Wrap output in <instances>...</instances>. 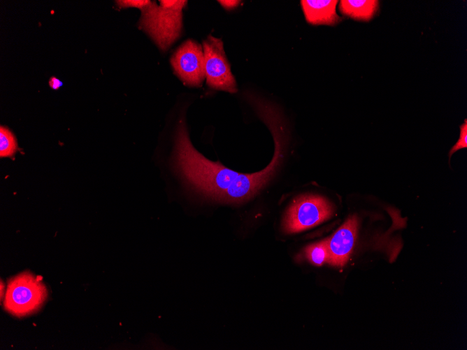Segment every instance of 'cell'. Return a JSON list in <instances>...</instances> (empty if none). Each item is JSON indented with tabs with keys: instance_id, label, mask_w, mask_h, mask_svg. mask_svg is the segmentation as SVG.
<instances>
[{
	"instance_id": "obj_1",
	"label": "cell",
	"mask_w": 467,
	"mask_h": 350,
	"mask_svg": "<svg viewBox=\"0 0 467 350\" xmlns=\"http://www.w3.org/2000/svg\"><path fill=\"white\" fill-rule=\"evenodd\" d=\"M275 114L264 121L273 135L275 152L270 163L261 171L240 173L199 152L189 137L185 121L180 119L174 136L173 166L191 191L206 199L228 204H240L256 196L271 180L284 156L285 134Z\"/></svg>"
},
{
	"instance_id": "obj_2",
	"label": "cell",
	"mask_w": 467,
	"mask_h": 350,
	"mask_svg": "<svg viewBox=\"0 0 467 350\" xmlns=\"http://www.w3.org/2000/svg\"><path fill=\"white\" fill-rule=\"evenodd\" d=\"M187 1H151L141 10L139 27L162 51L167 50L180 37L182 29V10Z\"/></svg>"
},
{
	"instance_id": "obj_3",
	"label": "cell",
	"mask_w": 467,
	"mask_h": 350,
	"mask_svg": "<svg viewBox=\"0 0 467 350\" xmlns=\"http://www.w3.org/2000/svg\"><path fill=\"white\" fill-rule=\"evenodd\" d=\"M47 297L48 290L41 278L24 272L8 281L3 304L9 314L22 317L38 311Z\"/></svg>"
},
{
	"instance_id": "obj_4",
	"label": "cell",
	"mask_w": 467,
	"mask_h": 350,
	"mask_svg": "<svg viewBox=\"0 0 467 350\" xmlns=\"http://www.w3.org/2000/svg\"><path fill=\"white\" fill-rule=\"evenodd\" d=\"M332 204L325 198L315 194L296 197L290 204L283 219V231L296 233L317 226L331 217Z\"/></svg>"
},
{
	"instance_id": "obj_5",
	"label": "cell",
	"mask_w": 467,
	"mask_h": 350,
	"mask_svg": "<svg viewBox=\"0 0 467 350\" xmlns=\"http://www.w3.org/2000/svg\"><path fill=\"white\" fill-rule=\"evenodd\" d=\"M207 85L231 94L238 91L236 79L224 50L223 41L212 35L202 44Z\"/></svg>"
},
{
	"instance_id": "obj_6",
	"label": "cell",
	"mask_w": 467,
	"mask_h": 350,
	"mask_svg": "<svg viewBox=\"0 0 467 350\" xmlns=\"http://www.w3.org/2000/svg\"><path fill=\"white\" fill-rule=\"evenodd\" d=\"M171 64L177 76L185 85L201 87L206 78L202 45L192 39L182 43L171 55Z\"/></svg>"
},
{
	"instance_id": "obj_7",
	"label": "cell",
	"mask_w": 467,
	"mask_h": 350,
	"mask_svg": "<svg viewBox=\"0 0 467 350\" xmlns=\"http://www.w3.org/2000/svg\"><path fill=\"white\" fill-rule=\"evenodd\" d=\"M358 227V217L350 216L330 238L326 239L330 265L343 267L347 263L357 240Z\"/></svg>"
},
{
	"instance_id": "obj_8",
	"label": "cell",
	"mask_w": 467,
	"mask_h": 350,
	"mask_svg": "<svg viewBox=\"0 0 467 350\" xmlns=\"http://www.w3.org/2000/svg\"><path fill=\"white\" fill-rule=\"evenodd\" d=\"M337 0H302V10L308 23L313 25H336L342 18L336 13Z\"/></svg>"
},
{
	"instance_id": "obj_9",
	"label": "cell",
	"mask_w": 467,
	"mask_h": 350,
	"mask_svg": "<svg viewBox=\"0 0 467 350\" xmlns=\"http://www.w3.org/2000/svg\"><path fill=\"white\" fill-rule=\"evenodd\" d=\"M340 13L355 20L369 21L378 13L377 0H341L338 6Z\"/></svg>"
},
{
	"instance_id": "obj_10",
	"label": "cell",
	"mask_w": 467,
	"mask_h": 350,
	"mask_svg": "<svg viewBox=\"0 0 467 350\" xmlns=\"http://www.w3.org/2000/svg\"><path fill=\"white\" fill-rule=\"evenodd\" d=\"M305 251L309 261L315 265L328 263L329 251L326 239L308 245Z\"/></svg>"
},
{
	"instance_id": "obj_11",
	"label": "cell",
	"mask_w": 467,
	"mask_h": 350,
	"mask_svg": "<svg viewBox=\"0 0 467 350\" xmlns=\"http://www.w3.org/2000/svg\"><path fill=\"white\" fill-rule=\"evenodd\" d=\"M17 150V143L14 134L6 127H0V157H11Z\"/></svg>"
},
{
	"instance_id": "obj_12",
	"label": "cell",
	"mask_w": 467,
	"mask_h": 350,
	"mask_svg": "<svg viewBox=\"0 0 467 350\" xmlns=\"http://www.w3.org/2000/svg\"><path fill=\"white\" fill-rule=\"evenodd\" d=\"M467 147V120L465 119L464 123L460 126V135L456 144L451 148L449 155L450 157L457 150Z\"/></svg>"
},
{
	"instance_id": "obj_13",
	"label": "cell",
	"mask_w": 467,
	"mask_h": 350,
	"mask_svg": "<svg viewBox=\"0 0 467 350\" xmlns=\"http://www.w3.org/2000/svg\"><path fill=\"white\" fill-rule=\"evenodd\" d=\"M115 5L119 8H136L141 11L150 5L149 0H120L115 1Z\"/></svg>"
},
{
	"instance_id": "obj_14",
	"label": "cell",
	"mask_w": 467,
	"mask_h": 350,
	"mask_svg": "<svg viewBox=\"0 0 467 350\" xmlns=\"http://www.w3.org/2000/svg\"><path fill=\"white\" fill-rule=\"evenodd\" d=\"M218 2L222 5V6L224 9H226L227 10H230L234 9L236 7H238V6L239 5L240 1H231V0H228V1L223 0V1H218Z\"/></svg>"
},
{
	"instance_id": "obj_15",
	"label": "cell",
	"mask_w": 467,
	"mask_h": 350,
	"mask_svg": "<svg viewBox=\"0 0 467 350\" xmlns=\"http://www.w3.org/2000/svg\"><path fill=\"white\" fill-rule=\"evenodd\" d=\"M48 85L52 89L57 90L62 86L63 83L59 78L52 76L49 79Z\"/></svg>"
}]
</instances>
